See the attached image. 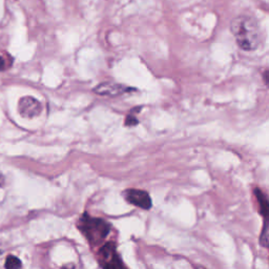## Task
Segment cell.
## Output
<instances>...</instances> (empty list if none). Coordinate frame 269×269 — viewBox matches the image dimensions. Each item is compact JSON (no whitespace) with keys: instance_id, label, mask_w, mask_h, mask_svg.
Here are the masks:
<instances>
[{"instance_id":"6da1fadb","label":"cell","mask_w":269,"mask_h":269,"mask_svg":"<svg viewBox=\"0 0 269 269\" xmlns=\"http://www.w3.org/2000/svg\"><path fill=\"white\" fill-rule=\"evenodd\" d=\"M230 31L240 48L251 52L262 44V31L258 21L247 15H242L231 21Z\"/></svg>"},{"instance_id":"7a4b0ae2","label":"cell","mask_w":269,"mask_h":269,"mask_svg":"<svg viewBox=\"0 0 269 269\" xmlns=\"http://www.w3.org/2000/svg\"><path fill=\"white\" fill-rule=\"evenodd\" d=\"M80 229L92 245L102 242L109 231V226L101 219L86 216L80 221Z\"/></svg>"},{"instance_id":"3957f363","label":"cell","mask_w":269,"mask_h":269,"mask_svg":"<svg viewBox=\"0 0 269 269\" xmlns=\"http://www.w3.org/2000/svg\"><path fill=\"white\" fill-rule=\"evenodd\" d=\"M100 252L102 261L104 262L105 269H128L124 266L120 257L116 252L115 245L113 243L106 244V245L101 248Z\"/></svg>"},{"instance_id":"277c9868","label":"cell","mask_w":269,"mask_h":269,"mask_svg":"<svg viewBox=\"0 0 269 269\" xmlns=\"http://www.w3.org/2000/svg\"><path fill=\"white\" fill-rule=\"evenodd\" d=\"M18 109L22 117L32 119V118H35L40 115L42 106L37 99L30 96H25L19 100Z\"/></svg>"},{"instance_id":"5b68a950","label":"cell","mask_w":269,"mask_h":269,"mask_svg":"<svg viewBox=\"0 0 269 269\" xmlns=\"http://www.w3.org/2000/svg\"><path fill=\"white\" fill-rule=\"evenodd\" d=\"M126 199L130 203L143 209H149L151 207V199L148 193L140 189H130L126 191Z\"/></svg>"},{"instance_id":"8992f818","label":"cell","mask_w":269,"mask_h":269,"mask_svg":"<svg viewBox=\"0 0 269 269\" xmlns=\"http://www.w3.org/2000/svg\"><path fill=\"white\" fill-rule=\"evenodd\" d=\"M130 90H132L131 88H126L124 86H121V84L111 83V82L101 83L94 89V91L97 92L98 95H105V96H112V97L120 96Z\"/></svg>"},{"instance_id":"52a82bcc","label":"cell","mask_w":269,"mask_h":269,"mask_svg":"<svg viewBox=\"0 0 269 269\" xmlns=\"http://www.w3.org/2000/svg\"><path fill=\"white\" fill-rule=\"evenodd\" d=\"M264 223H263V228L261 231L260 235V243L261 245L269 248V215L264 216Z\"/></svg>"},{"instance_id":"ba28073f","label":"cell","mask_w":269,"mask_h":269,"mask_svg":"<svg viewBox=\"0 0 269 269\" xmlns=\"http://www.w3.org/2000/svg\"><path fill=\"white\" fill-rule=\"evenodd\" d=\"M21 267V262L18 258L14 256L7 257L5 261V268L6 269H19Z\"/></svg>"},{"instance_id":"9c48e42d","label":"cell","mask_w":269,"mask_h":269,"mask_svg":"<svg viewBox=\"0 0 269 269\" xmlns=\"http://www.w3.org/2000/svg\"><path fill=\"white\" fill-rule=\"evenodd\" d=\"M4 70H5V60L1 56H0V72Z\"/></svg>"},{"instance_id":"30bf717a","label":"cell","mask_w":269,"mask_h":269,"mask_svg":"<svg viewBox=\"0 0 269 269\" xmlns=\"http://www.w3.org/2000/svg\"><path fill=\"white\" fill-rule=\"evenodd\" d=\"M263 78H264V81L265 83L267 84V86L269 87V71H266L263 75Z\"/></svg>"},{"instance_id":"8fae6325","label":"cell","mask_w":269,"mask_h":269,"mask_svg":"<svg viewBox=\"0 0 269 269\" xmlns=\"http://www.w3.org/2000/svg\"><path fill=\"white\" fill-rule=\"evenodd\" d=\"M195 269H206L204 266H201V265H196L195 266Z\"/></svg>"},{"instance_id":"7c38bea8","label":"cell","mask_w":269,"mask_h":269,"mask_svg":"<svg viewBox=\"0 0 269 269\" xmlns=\"http://www.w3.org/2000/svg\"><path fill=\"white\" fill-rule=\"evenodd\" d=\"M2 181H3V177H2L1 174H0V185L2 184Z\"/></svg>"}]
</instances>
